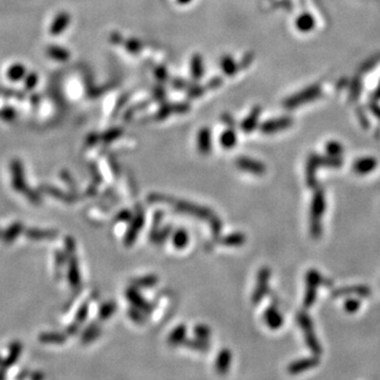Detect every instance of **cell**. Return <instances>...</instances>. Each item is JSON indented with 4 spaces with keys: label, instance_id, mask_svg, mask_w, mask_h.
I'll return each instance as SVG.
<instances>
[{
    "label": "cell",
    "instance_id": "obj_26",
    "mask_svg": "<svg viewBox=\"0 0 380 380\" xmlns=\"http://www.w3.org/2000/svg\"><path fill=\"white\" fill-rule=\"evenodd\" d=\"M190 74L196 80L201 79L204 75V61L200 54H194L190 60Z\"/></svg>",
    "mask_w": 380,
    "mask_h": 380
},
{
    "label": "cell",
    "instance_id": "obj_39",
    "mask_svg": "<svg viewBox=\"0 0 380 380\" xmlns=\"http://www.w3.org/2000/svg\"><path fill=\"white\" fill-rule=\"evenodd\" d=\"M313 25H314V20L309 15H302L297 20V27L301 31H308L309 29H312Z\"/></svg>",
    "mask_w": 380,
    "mask_h": 380
},
{
    "label": "cell",
    "instance_id": "obj_33",
    "mask_svg": "<svg viewBox=\"0 0 380 380\" xmlns=\"http://www.w3.org/2000/svg\"><path fill=\"white\" fill-rule=\"evenodd\" d=\"M127 315L130 318V320L133 321L135 324L143 325L146 322V315L147 314L144 313L143 310H141L140 308H137V307H135L133 305L128 308Z\"/></svg>",
    "mask_w": 380,
    "mask_h": 380
},
{
    "label": "cell",
    "instance_id": "obj_41",
    "mask_svg": "<svg viewBox=\"0 0 380 380\" xmlns=\"http://www.w3.org/2000/svg\"><path fill=\"white\" fill-rule=\"evenodd\" d=\"M133 214L130 209H122L118 212L115 217H114V222L115 223H127L130 222L133 218Z\"/></svg>",
    "mask_w": 380,
    "mask_h": 380
},
{
    "label": "cell",
    "instance_id": "obj_7",
    "mask_svg": "<svg viewBox=\"0 0 380 380\" xmlns=\"http://www.w3.org/2000/svg\"><path fill=\"white\" fill-rule=\"evenodd\" d=\"M145 220H146V217H145V213L143 209H139L135 213L132 220L129 222L128 229L126 230V234L124 237L125 247H131L135 243L137 237H139L142 228L145 225Z\"/></svg>",
    "mask_w": 380,
    "mask_h": 380
},
{
    "label": "cell",
    "instance_id": "obj_40",
    "mask_svg": "<svg viewBox=\"0 0 380 380\" xmlns=\"http://www.w3.org/2000/svg\"><path fill=\"white\" fill-rule=\"evenodd\" d=\"M326 152L331 157H340L343 152V147L337 142H330L326 144Z\"/></svg>",
    "mask_w": 380,
    "mask_h": 380
},
{
    "label": "cell",
    "instance_id": "obj_29",
    "mask_svg": "<svg viewBox=\"0 0 380 380\" xmlns=\"http://www.w3.org/2000/svg\"><path fill=\"white\" fill-rule=\"evenodd\" d=\"M69 24H70V16H69V14L67 13L59 14L56 17V19L53 22V24H52L51 33L53 34V35H58V34L66 30Z\"/></svg>",
    "mask_w": 380,
    "mask_h": 380
},
{
    "label": "cell",
    "instance_id": "obj_43",
    "mask_svg": "<svg viewBox=\"0 0 380 380\" xmlns=\"http://www.w3.org/2000/svg\"><path fill=\"white\" fill-rule=\"evenodd\" d=\"M66 337L61 334H56V333H52V334H46L43 335V341L45 342H55V343H62L65 342Z\"/></svg>",
    "mask_w": 380,
    "mask_h": 380
},
{
    "label": "cell",
    "instance_id": "obj_18",
    "mask_svg": "<svg viewBox=\"0 0 380 380\" xmlns=\"http://www.w3.org/2000/svg\"><path fill=\"white\" fill-rule=\"evenodd\" d=\"M218 242L219 244L226 247H240L245 244L246 236L243 233L236 231L224 237H219Z\"/></svg>",
    "mask_w": 380,
    "mask_h": 380
},
{
    "label": "cell",
    "instance_id": "obj_25",
    "mask_svg": "<svg viewBox=\"0 0 380 380\" xmlns=\"http://www.w3.org/2000/svg\"><path fill=\"white\" fill-rule=\"evenodd\" d=\"M219 141L224 149H233L238 143V135L233 128H228L222 132Z\"/></svg>",
    "mask_w": 380,
    "mask_h": 380
},
{
    "label": "cell",
    "instance_id": "obj_37",
    "mask_svg": "<svg viewBox=\"0 0 380 380\" xmlns=\"http://www.w3.org/2000/svg\"><path fill=\"white\" fill-rule=\"evenodd\" d=\"M49 55L53 57L54 59L56 60H60V61H65L69 58V56H70V54H69V52L62 48H59V47H52L49 49Z\"/></svg>",
    "mask_w": 380,
    "mask_h": 380
},
{
    "label": "cell",
    "instance_id": "obj_2",
    "mask_svg": "<svg viewBox=\"0 0 380 380\" xmlns=\"http://www.w3.org/2000/svg\"><path fill=\"white\" fill-rule=\"evenodd\" d=\"M326 200L323 188L317 186L309 208V234L313 239H319L323 233L322 218L325 214Z\"/></svg>",
    "mask_w": 380,
    "mask_h": 380
},
{
    "label": "cell",
    "instance_id": "obj_31",
    "mask_svg": "<svg viewBox=\"0 0 380 380\" xmlns=\"http://www.w3.org/2000/svg\"><path fill=\"white\" fill-rule=\"evenodd\" d=\"M117 309V305L114 301H106L103 302L98 308V318L100 320H107L111 318Z\"/></svg>",
    "mask_w": 380,
    "mask_h": 380
},
{
    "label": "cell",
    "instance_id": "obj_9",
    "mask_svg": "<svg viewBox=\"0 0 380 380\" xmlns=\"http://www.w3.org/2000/svg\"><path fill=\"white\" fill-rule=\"evenodd\" d=\"M372 293V290L367 285H353L348 287L335 288L332 291L333 298H343V297H352L356 296L359 298H367Z\"/></svg>",
    "mask_w": 380,
    "mask_h": 380
},
{
    "label": "cell",
    "instance_id": "obj_8",
    "mask_svg": "<svg viewBox=\"0 0 380 380\" xmlns=\"http://www.w3.org/2000/svg\"><path fill=\"white\" fill-rule=\"evenodd\" d=\"M235 164L240 170L254 176H264L266 174L265 164L248 157H239Z\"/></svg>",
    "mask_w": 380,
    "mask_h": 380
},
{
    "label": "cell",
    "instance_id": "obj_24",
    "mask_svg": "<svg viewBox=\"0 0 380 380\" xmlns=\"http://www.w3.org/2000/svg\"><path fill=\"white\" fill-rule=\"evenodd\" d=\"M183 345L189 350L197 351V352H203V353L207 352L210 349V343L208 342V340H204V339H201V338H198V337H196V338H186Z\"/></svg>",
    "mask_w": 380,
    "mask_h": 380
},
{
    "label": "cell",
    "instance_id": "obj_13",
    "mask_svg": "<svg viewBox=\"0 0 380 380\" xmlns=\"http://www.w3.org/2000/svg\"><path fill=\"white\" fill-rule=\"evenodd\" d=\"M197 147L202 155H208L213 150V133L208 127L199 130L197 136Z\"/></svg>",
    "mask_w": 380,
    "mask_h": 380
},
{
    "label": "cell",
    "instance_id": "obj_27",
    "mask_svg": "<svg viewBox=\"0 0 380 380\" xmlns=\"http://www.w3.org/2000/svg\"><path fill=\"white\" fill-rule=\"evenodd\" d=\"M88 315H89V305L87 303H85L79 307L76 317H75V321L73 324L70 325V327H69L68 332L70 334H75L78 331L79 325L82 324L85 320L88 318Z\"/></svg>",
    "mask_w": 380,
    "mask_h": 380
},
{
    "label": "cell",
    "instance_id": "obj_20",
    "mask_svg": "<svg viewBox=\"0 0 380 380\" xmlns=\"http://www.w3.org/2000/svg\"><path fill=\"white\" fill-rule=\"evenodd\" d=\"M317 94H318V90L316 88H309L305 91L300 92L297 95H293L290 98H288L285 101V105H286V107L299 106V105H301V103L306 102V100H309L310 98H314L315 96H317Z\"/></svg>",
    "mask_w": 380,
    "mask_h": 380
},
{
    "label": "cell",
    "instance_id": "obj_15",
    "mask_svg": "<svg viewBox=\"0 0 380 380\" xmlns=\"http://www.w3.org/2000/svg\"><path fill=\"white\" fill-rule=\"evenodd\" d=\"M291 125V119L289 117H281L276 119L266 120L262 124L260 130L265 134H272L289 128Z\"/></svg>",
    "mask_w": 380,
    "mask_h": 380
},
{
    "label": "cell",
    "instance_id": "obj_6",
    "mask_svg": "<svg viewBox=\"0 0 380 380\" xmlns=\"http://www.w3.org/2000/svg\"><path fill=\"white\" fill-rule=\"evenodd\" d=\"M271 277V270L267 266H262L257 273L256 287L251 295V303L257 305L260 303L269 290V280Z\"/></svg>",
    "mask_w": 380,
    "mask_h": 380
},
{
    "label": "cell",
    "instance_id": "obj_11",
    "mask_svg": "<svg viewBox=\"0 0 380 380\" xmlns=\"http://www.w3.org/2000/svg\"><path fill=\"white\" fill-rule=\"evenodd\" d=\"M320 364V360L318 356L314 355L312 357H306V358H301L296 361H292L291 364L287 367V372L290 375H298L301 374L305 371H308L310 369H314L318 367Z\"/></svg>",
    "mask_w": 380,
    "mask_h": 380
},
{
    "label": "cell",
    "instance_id": "obj_36",
    "mask_svg": "<svg viewBox=\"0 0 380 380\" xmlns=\"http://www.w3.org/2000/svg\"><path fill=\"white\" fill-rule=\"evenodd\" d=\"M194 335L198 338L208 340L209 337L212 336V330L208 325L200 323L194 327Z\"/></svg>",
    "mask_w": 380,
    "mask_h": 380
},
{
    "label": "cell",
    "instance_id": "obj_10",
    "mask_svg": "<svg viewBox=\"0 0 380 380\" xmlns=\"http://www.w3.org/2000/svg\"><path fill=\"white\" fill-rule=\"evenodd\" d=\"M125 297L126 299L131 303V305L140 308L141 310H143L144 313H146L147 315L152 313L153 310V306L150 302H148L143 296L142 293L139 291V288H136L134 286H129L126 290H125Z\"/></svg>",
    "mask_w": 380,
    "mask_h": 380
},
{
    "label": "cell",
    "instance_id": "obj_46",
    "mask_svg": "<svg viewBox=\"0 0 380 380\" xmlns=\"http://www.w3.org/2000/svg\"><path fill=\"white\" fill-rule=\"evenodd\" d=\"M192 2H193V0H177V3L180 4V5H188Z\"/></svg>",
    "mask_w": 380,
    "mask_h": 380
},
{
    "label": "cell",
    "instance_id": "obj_44",
    "mask_svg": "<svg viewBox=\"0 0 380 380\" xmlns=\"http://www.w3.org/2000/svg\"><path fill=\"white\" fill-rule=\"evenodd\" d=\"M120 133H122V131H120L119 129H111V130H109L108 132H106L105 134H103L102 140L105 141V142H107V143L112 142L115 139H117V137L120 135Z\"/></svg>",
    "mask_w": 380,
    "mask_h": 380
},
{
    "label": "cell",
    "instance_id": "obj_3",
    "mask_svg": "<svg viewBox=\"0 0 380 380\" xmlns=\"http://www.w3.org/2000/svg\"><path fill=\"white\" fill-rule=\"evenodd\" d=\"M342 165V160L339 157H320L317 154L309 155L306 163V184L309 188L315 189L317 187V170L319 167H332L338 168Z\"/></svg>",
    "mask_w": 380,
    "mask_h": 380
},
{
    "label": "cell",
    "instance_id": "obj_30",
    "mask_svg": "<svg viewBox=\"0 0 380 380\" xmlns=\"http://www.w3.org/2000/svg\"><path fill=\"white\" fill-rule=\"evenodd\" d=\"M221 69L227 76H234L238 72V65L230 55H225L221 58Z\"/></svg>",
    "mask_w": 380,
    "mask_h": 380
},
{
    "label": "cell",
    "instance_id": "obj_42",
    "mask_svg": "<svg viewBox=\"0 0 380 380\" xmlns=\"http://www.w3.org/2000/svg\"><path fill=\"white\" fill-rule=\"evenodd\" d=\"M209 225H210V229H212L213 236L216 239H218L220 237L221 231H222V222H221V219H219L217 216H215L209 221Z\"/></svg>",
    "mask_w": 380,
    "mask_h": 380
},
{
    "label": "cell",
    "instance_id": "obj_21",
    "mask_svg": "<svg viewBox=\"0 0 380 380\" xmlns=\"http://www.w3.org/2000/svg\"><path fill=\"white\" fill-rule=\"evenodd\" d=\"M261 114V109L259 107H256L254 108L250 113L242 120L241 123V129L243 132L245 133H250L252 132L257 126H258V122H259V116H260Z\"/></svg>",
    "mask_w": 380,
    "mask_h": 380
},
{
    "label": "cell",
    "instance_id": "obj_32",
    "mask_svg": "<svg viewBox=\"0 0 380 380\" xmlns=\"http://www.w3.org/2000/svg\"><path fill=\"white\" fill-rule=\"evenodd\" d=\"M163 220H164V212L158 210V212L154 213L153 219H152V224H151V228H150V231H149V240L151 242L154 240L155 236H157V234L161 229Z\"/></svg>",
    "mask_w": 380,
    "mask_h": 380
},
{
    "label": "cell",
    "instance_id": "obj_16",
    "mask_svg": "<svg viewBox=\"0 0 380 380\" xmlns=\"http://www.w3.org/2000/svg\"><path fill=\"white\" fill-rule=\"evenodd\" d=\"M377 167V160L375 158L366 157L360 158L353 164V171L359 176H365L374 171Z\"/></svg>",
    "mask_w": 380,
    "mask_h": 380
},
{
    "label": "cell",
    "instance_id": "obj_28",
    "mask_svg": "<svg viewBox=\"0 0 380 380\" xmlns=\"http://www.w3.org/2000/svg\"><path fill=\"white\" fill-rule=\"evenodd\" d=\"M101 334L100 326L98 325L97 322H92L90 325L86 327V330L83 331L81 335V341L82 343H90L97 339L99 335Z\"/></svg>",
    "mask_w": 380,
    "mask_h": 380
},
{
    "label": "cell",
    "instance_id": "obj_19",
    "mask_svg": "<svg viewBox=\"0 0 380 380\" xmlns=\"http://www.w3.org/2000/svg\"><path fill=\"white\" fill-rule=\"evenodd\" d=\"M187 338V326L185 324L177 325L174 330L170 332L167 337V343L170 347H178V345H183Z\"/></svg>",
    "mask_w": 380,
    "mask_h": 380
},
{
    "label": "cell",
    "instance_id": "obj_45",
    "mask_svg": "<svg viewBox=\"0 0 380 380\" xmlns=\"http://www.w3.org/2000/svg\"><path fill=\"white\" fill-rule=\"evenodd\" d=\"M126 47L128 48V50L130 52H132V53H137V52H139V50L141 49V44L139 41H137V40H135V39H130V40H128Z\"/></svg>",
    "mask_w": 380,
    "mask_h": 380
},
{
    "label": "cell",
    "instance_id": "obj_17",
    "mask_svg": "<svg viewBox=\"0 0 380 380\" xmlns=\"http://www.w3.org/2000/svg\"><path fill=\"white\" fill-rule=\"evenodd\" d=\"M68 278H69V282H70L73 288H76L80 285V271H79L77 258L74 256V252L69 255Z\"/></svg>",
    "mask_w": 380,
    "mask_h": 380
},
{
    "label": "cell",
    "instance_id": "obj_35",
    "mask_svg": "<svg viewBox=\"0 0 380 380\" xmlns=\"http://www.w3.org/2000/svg\"><path fill=\"white\" fill-rule=\"evenodd\" d=\"M360 306H361V301H360L359 297L348 298L347 300L344 301V304H343L344 310L349 314H355L356 312H358Z\"/></svg>",
    "mask_w": 380,
    "mask_h": 380
},
{
    "label": "cell",
    "instance_id": "obj_4",
    "mask_svg": "<svg viewBox=\"0 0 380 380\" xmlns=\"http://www.w3.org/2000/svg\"><path fill=\"white\" fill-rule=\"evenodd\" d=\"M296 319L299 327L304 335V340L308 350L316 356L321 355L322 347L315 333L312 318H310L309 315L306 312H304V310H300V312H298L296 315Z\"/></svg>",
    "mask_w": 380,
    "mask_h": 380
},
{
    "label": "cell",
    "instance_id": "obj_12",
    "mask_svg": "<svg viewBox=\"0 0 380 380\" xmlns=\"http://www.w3.org/2000/svg\"><path fill=\"white\" fill-rule=\"evenodd\" d=\"M263 319H264L265 324L272 331L279 330L284 323V318L282 314L279 312V309L275 305H269L264 310Z\"/></svg>",
    "mask_w": 380,
    "mask_h": 380
},
{
    "label": "cell",
    "instance_id": "obj_14",
    "mask_svg": "<svg viewBox=\"0 0 380 380\" xmlns=\"http://www.w3.org/2000/svg\"><path fill=\"white\" fill-rule=\"evenodd\" d=\"M231 361H233L231 351L228 349H222L218 353L215 361V370L217 374L221 376L226 375L230 370Z\"/></svg>",
    "mask_w": 380,
    "mask_h": 380
},
{
    "label": "cell",
    "instance_id": "obj_38",
    "mask_svg": "<svg viewBox=\"0 0 380 380\" xmlns=\"http://www.w3.org/2000/svg\"><path fill=\"white\" fill-rule=\"evenodd\" d=\"M25 67L22 65H14L8 71V77L12 80H19L25 75Z\"/></svg>",
    "mask_w": 380,
    "mask_h": 380
},
{
    "label": "cell",
    "instance_id": "obj_5",
    "mask_svg": "<svg viewBox=\"0 0 380 380\" xmlns=\"http://www.w3.org/2000/svg\"><path fill=\"white\" fill-rule=\"evenodd\" d=\"M305 283L306 288L304 292L303 298V307L308 309L314 306L317 295H318V287L322 284H325V279L322 277V275L317 269H309L305 275Z\"/></svg>",
    "mask_w": 380,
    "mask_h": 380
},
{
    "label": "cell",
    "instance_id": "obj_34",
    "mask_svg": "<svg viewBox=\"0 0 380 380\" xmlns=\"http://www.w3.org/2000/svg\"><path fill=\"white\" fill-rule=\"evenodd\" d=\"M171 235H172V225H170V224H169V225L161 227V229L159 230L157 236H155L154 240L152 241V243L157 244V245L164 244L165 242L169 239V237H171Z\"/></svg>",
    "mask_w": 380,
    "mask_h": 380
},
{
    "label": "cell",
    "instance_id": "obj_1",
    "mask_svg": "<svg viewBox=\"0 0 380 380\" xmlns=\"http://www.w3.org/2000/svg\"><path fill=\"white\" fill-rule=\"evenodd\" d=\"M148 202L152 203H157V204H167L174 207L175 209L179 210L182 214L196 217L200 220H204L209 222L216 215L214 214L213 210L209 208H207L205 206H201L192 202L184 201V200H179L175 199L172 197L160 195V194H151L147 198Z\"/></svg>",
    "mask_w": 380,
    "mask_h": 380
},
{
    "label": "cell",
    "instance_id": "obj_23",
    "mask_svg": "<svg viewBox=\"0 0 380 380\" xmlns=\"http://www.w3.org/2000/svg\"><path fill=\"white\" fill-rule=\"evenodd\" d=\"M171 243L176 249L182 250L188 246L189 243V235L187 230L183 228H179L175 231H172L171 235Z\"/></svg>",
    "mask_w": 380,
    "mask_h": 380
},
{
    "label": "cell",
    "instance_id": "obj_22",
    "mask_svg": "<svg viewBox=\"0 0 380 380\" xmlns=\"http://www.w3.org/2000/svg\"><path fill=\"white\" fill-rule=\"evenodd\" d=\"M159 283V277L154 273H148L130 280V285L136 288H151Z\"/></svg>",
    "mask_w": 380,
    "mask_h": 380
}]
</instances>
